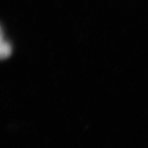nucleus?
<instances>
[{
  "label": "nucleus",
  "instance_id": "f257e3e1",
  "mask_svg": "<svg viewBox=\"0 0 148 148\" xmlns=\"http://www.w3.org/2000/svg\"><path fill=\"white\" fill-rule=\"evenodd\" d=\"M12 53V46L6 40L3 30L0 27V59L8 58Z\"/></svg>",
  "mask_w": 148,
  "mask_h": 148
}]
</instances>
